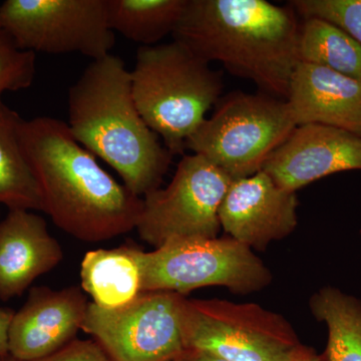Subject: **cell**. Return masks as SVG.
I'll list each match as a JSON object with an SVG mask.
<instances>
[{
	"mask_svg": "<svg viewBox=\"0 0 361 361\" xmlns=\"http://www.w3.org/2000/svg\"><path fill=\"white\" fill-rule=\"evenodd\" d=\"M299 61L323 66L361 80V45L338 26L322 18H304Z\"/></svg>",
	"mask_w": 361,
	"mask_h": 361,
	"instance_id": "cell-20",
	"label": "cell"
},
{
	"mask_svg": "<svg viewBox=\"0 0 361 361\" xmlns=\"http://www.w3.org/2000/svg\"><path fill=\"white\" fill-rule=\"evenodd\" d=\"M182 329L185 350L226 361H296L306 346L283 316L256 303L186 299Z\"/></svg>",
	"mask_w": 361,
	"mask_h": 361,
	"instance_id": "cell-6",
	"label": "cell"
},
{
	"mask_svg": "<svg viewBox=\"0 0 361 361\" xmlns=\"http://www.w3.org/2000/svg\"><path fill=\"white\" fill-rule=\"evenodd\" d=\"M300 25L293 7L266 0H188L173 32L176 42L207 63L286 99L299 63Z\"/></svg>",
	"mask_w": 361,
	"mask_h": 361,
	"instance_id": "cell-2",
	"label": "cell"
},
{
	"mask_svg": "<svg viewBox=\"0 0 361 361\" xmlns=\"http://www.w3.org/2000/svg\"><path fill=\"white\" fill-rule=\"evenodd\" d=\"M139 248L129 244L85 253L80 265L82 289L106 310L122 307L142 293Z\"/></svg>",
	"mask_w": 361,
	"mask_h": 361,
	"instance_id": "cell-16",
	"label": "cell"
},
{
	"mask_svg": "<svg viewBox=\"0 0 361 361\" xmlns=\"http://www.w3.org/2000/svg\"><path fill=\"white\" fill-rule=\"evenodd\" d=\"M188 0H108L109 25L126 39L151 47L173 35Z\"/></svg>",
	"mask_w": 361,
	"mask_h": 361,
	"instance_id": "cell-19",
	"label": "cell"
},
{
	"mask_svg": "<svg viewBox=\"0 0 361 361\" xmlns=\"http://www.w3.org/2000/svg\"><path fill=\"white\" fill-rule=\"evenodd\" d=\"M296 361H323L322 355H318L314 349L305 346L302 353Z\"/></svg>",
	"mask_w": 361,
	"mask_h": 361,
	"instance_id": "cell-26",
	"label": "cell"
},
{
	"mask_svg": "<svg viewBox=\"0 0 361 361\" xmlns=\"http://www.w3.org/2000/svg\"><path fill=\"white\" fill-rule=\"evenodd\" d=\"M232 180L204 157H183L170 184L142 197L135 230L155 249L176 240L217 238L220 205Z\"/></svg>",
	"mask_w": 361,
	"mask_h": 361,
	"instance_id": "cell-8",
	"label": "cell"
},
{
	"mask_svg": "<svg viewBox=\"0 0 361 361\" xmlns=\"http://www.w3.org/2000/svg\"><path fill=\"white\" fill-rule=\"evenodd\" d=\"M296 13L334 23L361 45V0H294Z\"/></svg>",
	"mask_w": 361,
	"mask_h": 361,
	"instance_id": "cell-21",
	"label": "cell"
},
{
	"mask_svg": "<svg viewBox=\"0 0 361 361\" xmlns=\"http://www.w3.org/2000/svg\"><path fill=\"white\" fill-rule=\"evenodd\" d=\"M130 80L140 115L172 155L187 148L223 89L220 73L176 40L140 47Z\"/></svg>",
	"mask_w": 361,
	"mask_h": 361,
	"instance_id": "cell-4",
	"label": "cell"
},
{
	"mask_svg": "<svg viewBox=\"0 0 361 361\" xmlns=\"http://www.w3.org/2000/svg\"><path fill=\"white\" fill-rule=\"evenodd\" d=\"M23 120L0 97V204L44 212L39 180L20 142Z\"/></svg>",
	"mask_w": 361,
	"mask_h": 361,
	"instance_id": "cell-17",
	"label": "cell"
},
{
	"mask_svg": "<svg viewBox=\"0 0 361 361\" xmlns=\"http://www.w3.org/2000/svg\"><path fill=\"white\" fill-rule=\"evenodd\" d=\"M8 357V356H7ZM7 357H2V356H0V361H6Z\"/></svg>",
	"mask_w": 361,
	"mask_h": 361,
	"instance_id": "cell-28",
	"label": "cell"
},
{
	"mask_svg": "<svg viewBox=\"0 0 361 361\" xmlns=\"http://www.w3.org/2000/svg\"><path fill=\"white\" fill-rule=\"evenodd\" d=\"M298 199L264 171L234 179L219 208L221 229L249 248L264 250L298 224Z\"/></svg>",
	"mask_w": 361,
	"mask_h": 361,
	"instance_id": "cell-11",
	"label": "cell"
},
{
	"mask_svg": "<svg viewBox=\"0 0 361 361\" xmlns=\"http://www.w3.org/2000/svg\"><path fill=\"white\" fill-rule=\"evenodd\" d=\"M35 71V52L18 49L8 33L0 28V97L4 92L32 87Z\"/></svg>",
	"mask_w": 361,
	"mask_h": 361,
	"instance_id": "cell-22",
	"label": "cell"
},
{
	"mask_svg": "<svg viewBox=\"0 0 361 361\" xmlns=\"http://www.w3.org/2000/svg\"><path fill=\"white\" fill-rule=\"evenodd\" d=\"M0 28L18 49L35 54H80L97 61L116 44L108 0H6L0 4Z\"/></svg>",
	"mask_w": 361,
	"mask_h": 361,
	"instance_id": "cell-9",
	"label": "cell"
},
{
	"mask_svg": "<svg viewBox=\"0 0 361 361\" xmlns=\"http://www.w3.org/2000/svg\"><path fill=\"white\" fill-rule=\"evenodd\" d=\"M185 300L175 292L149 291L115 310L90 302L82 330L113 361L173 360L185 351Z\"/></svg>",
	"mask_w": 361,
	"mask_h": 361,
	"instance_id": "cell-10",
	"label": "cell"
},
{
	"mask_svg": "<svg viewBox=\"0 0 361 361\" xmlns=\"http://www.w3.org/2000/svg\"><path fill=\"white\" fill-rule=\"evenodd\" d=\"M297 127L286 99L236 92L226 97L187 142V148L234 179L262 171Z\"/></svg>",
	"mask_w": 361,
	"mask_h": 361,
	"instance_id": "cell-5",
	"label": "cell"
},
{
	"mask_svg": "<svg viewBox=\"0 0 361 361\" xmlns=\"http://www.w3.org/2000/svg\"><path fill=\"white\" fill-rule=\"evenodd\" d=\"M63 258V249L42 216L11 209L0 221V299L20 296Z\"/></svg>",
	"mask_w": 361,
	"mask_h": 361,
	"instance_id": "cell-14",
	"label": "cell"
},
{
	"mask_svg": "<svg viewBox=\"0 0 361 361\" xmlns=\"http://www.w3.org/2000/svg\"><path fill=\"white\" fill-rule=\"evenodd\" d=\"M311 312L326 325V349L323 361H361V300L334 286L320 288L311 296Z\"/></svg>",
	"mask_w": 361,
	"mask_h": 361,
	"instance_id": "cell-18",
	"label": "cell"
},
{
	"mask_svg": "<svg viewBox=\"0 0 361 361\" xmlns=\"http://www.w3.org/2000/svg\"><path fill=\"white\" fill-rule=\"evenodd\" d=\"M13 310L8 308H0V356H9L8 334L9 327L14 316Z\"/></svg>",
	"mask_w": 361,
	"mask_h": 361,
	"instance_id": "cell-24",
	"label": "cell"
},
{
	"mask_svg": "<svg viewBox=\"0 0 361 361\" xmlns=\"http://www.w3.org/2000/svg\"><path fill=\"white\" fill-rule=\"evenodd\" d=\"M6 361H113L92 339H75L61 350L33 360H18L8 356Z\"/></svg>",
	"mask_w": 361,
	"mask_h": 361,
	"instance_id": "cell-23",
	"label": "cell"
},
{
	"mask_svg": "<svg viewBox=\"0 0 361 361\" xmlns=\"http://www.w3.org/2000/svg\"><path fill=\"white\" fill-rule=\"evenodd\" d=\"M137 261L142 292L185 296L204 287L222 286L247 295L266 288L273 278L251 248L231 237L176 240L151 252L139 249Z\"/></svg>",
	"mask_w": 361,
	"mask_h": 361,
	"instance_id": "cell-7",
	"label": "cell"
},
{
	"mask_svg": "<svg viewBox=\"0 0 361 361\" xmlns=\"http://www.w3.org/2000/svg\"><path fill=\"white\" fill-rule=\"evenodd\" d=\"M361 171V135L329 126H299L263 166L280 187L297 192L326 176Z\"/></svg>",
	"mask_w": 361,
	"mask_h": 361,
	"instance_id": "cell-12",
	"label": "cell"
},
{
	"mask_svg": "<svg viewBox=\"0 0 361 361\" xmlns=\"http://www.w3.org/2000/svg\"><path fill=\"white\" fill-rule=\"evenodd\" d=\"M167 361H189L186 356H185L184 353H182L180 356H178V357L173 358V360H167Z\"/></svg>",
	"mask_w": 361,
	"mask_h": 361,
	"instance_id": "cell-27",
	"label": "cell"
},
{
	"mask_svg": "<svg viewBox=\"0 0 361 361\" xmlns=\"http://www.w3.org/2000/svg\"><path fill=\"white\" fill-rule=\"evenodd\" d=\"M297 127L318 123L361 135V80L299 61L286 99Z\"/></svg>",
	"mask_w": 361,
	"mask_h": 361,
	"instance_id": "cell-15",
	"label": "cell"
},
{
	"mask_svg": "<svg viewBox=\"0 0 361 361\" xmlns=\"http://www.w3.org/2000/svg\"><path fill=\"white\" fill-rule=\"evenodd\" d=\"M71 134L94 157L106 161L135 196L160 188L172 154L140 115L130 71L109 54L92 61L68 90Z\"/></svg>",
	"mask_w": 361,
	"mask_h": 361,
	"instance_id": "cell-3",
	"label": "cell"
},
{
	"mask_svg": "<svg viewBox=\"0 0 361 361\" xmlns=\"http://www.w3.org/2000/svg\"><path fill=\"white\" fill-rule=\"evenodd\" d=\"M20 142L42 190L44 212L80 241L103 242L135 229L142 200L99 165L66 123L23 120Z\"/></svg>",
	"mask_w": 361,
	"mask_h": 361,
	"instance_id": "cell-1",
	"label": "cell"
},
{
	"mask_svg": "<svg viewBox=\"0 0 361 361\" xmlns=\"http://www.w3.org/2000/svg\"><path fill=\"white\" fill-rule=\"evenodd\" d=\"M89 304L78 286L61 290L32 287L9 327V356L33 360L61 350L77 339Z\"/></svg>",
	"mask_w": 361,
	"mask_h": 361,
	"instance_id": "cell-13",
	"label": "cell"
},
{
	"mask_svg": "<svg viewBox=\"0 0 361 361\" xmlns=\"http://www.w3.org/2000/svg\"><path fill=\"white\" fill-rule=\"evenodd\" d=\"M184 355L189 361H226L221 360L217 356L203 353V351L191 350V349H186L184 351Z\"/></svg>",
	"mask_w": 361,
	"mask_h": 361,
	"instance_id": "cell-25",
	"label": "cell"
}]
</instances>
